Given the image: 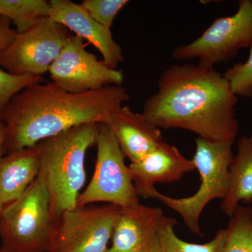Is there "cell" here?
Here are the masks:
<instances>
[{"mask_svg": "<svg viewBox=\"0 0 252 252\" xmlns=\"http://www.w3.org/2000/svg\"><path fill=\"white\" fill-rule=\"evenodd\" d=\"M49 3V18L93 44L102 54L104 64L117 69L124 57L122 46L114 40L111 30L91 17L81 4L70 0H50Z\"/></svg>", "mask_w": 252, "mask_h": 252, "instance_id": "7c38bea8", "label": "cell"}, {"mask_svg": "<svg viewBox=\"0 0 252 252\" xmlns=\"http://www.w3.org/2000/svg\"><path fill=\"white\" fill-rule=\"evenodd\" d=\"M11 20L0 16V51L12 42L17 34L16 30L11 27Z\"/></svg>", "mask_w": 252, "mask_h": 252, "instance_id": "603a6c76", "label": "cell"}, {"mask_svg": "<svg viewBox=\"0 0 252 252\" xmlns=\"http://www.w3.org/2000/svg\"><path fill=\"white\" fill-rule=\"evenodd\" d=\"M177 220L164 217L159 231L158 252H223L226 233L220 229L209 243L193 244L187 243L177 236L175 227Z\"/></svg>", "mask_w": 252, "mask_h": 252, "instance_id": "e0dca14e", "label": "cell"}, {"mask_svg": "<svg viewBox=\"0 0 252 252\" xmlns=\"http://www.w3.org/2000/svg\"><path fill=\"white\" fill-rule=\"evenodd\" d=\"M229 172V189L220 207L230 218L240 202H252V132L239 139L238 152L230 164Z\"/></svg>", "mask_w": 252, "mask_h": 252, "instance_id": "2e32d148", "label": "cell"}, {"mask_svg": "<svg viewBox=\"0 0 252 252\" xmlns=\"http://www.w3.org/2000/svg\"><path fill=\"white\" fill-rule=\"evenodd\" d=\"M0 252H14L12 251H10V250H5V249L1 248L0 249Z\"/></svg>", "mask_w": 252, "mask_h": 252, "instance_id": "d4e9b609", "label": "cell"}, {"mask_svg": "<svg viewBox=\"0 0 252 252\" xmlns=\"http://www.w3.org/2000/svg\"></svg>", "mask_w": 252, "mask_h": 252, "instance_id": "484cf974", "label": "cell"}, {"mask_svg": "<svg viewBox=\"0 0 252 252\" xmlns=\"http://www.w3.org/2000/svg\"><path fill=\"white\" fill-rule=\"evenodd\" d=\"M230 219L223 252H252V209L239 205Z\"/></svg>", "mask_w": 252, "mask_h": 252, "instance_id": "d6986e66", "label": "cell"}, {"mask_svg": "<svg viewBox=\"0 0 252 252\" xmlns=\"http://www.w3.org/2000/svg\"><path fill=\"white\" fill-rule=\"evenodd\" d=\"M36 147L8 152L0 158V211L23 195L39 175Z\"/></svg>", "mask_w": 252, "mask_h": 252, "instance_id": "9a60e30c", "label": "cell"}, {"mask_svg": "<svg viewBox=\"0 0 252 252\" xmlns=\"http://www.w3.org/2000/svg\"><path fill=\"white\" fill-rule=\"evenodd\" d=\"M4 135H5V126L4 124L0 121V158L2 157L4 154H6L4 150Z\"/></svg>", "mask_w": 252, "mask_h": 252, "instance_id": "cb8c5ba5", "label": "cell"}, {"mask_svg": "<svg viewBox=\"0 0 252 252\" xmlns=\"http://www.w3.org/2000/svg\"><path fill=\"white\" fill-rule=\"evenodd\" d=\"M238 97L214 67L185 63L162 72L142 114L158 128H180L212 142H234Z\"/></svg>", "mask_w": 252, "mask_h": 252, "instance_id": "6da1fadb", "label": "cell"}, {"mask_svg": "<svg viewBox=\"0 0 252 252\" xmlns=\"http://www.w3.org/2000/svg\"><path fill=\"white\" fill-rule=\"evenodd\" d=\"M70 35L67 28L49 16L39 18L17 32L12 42L0 51V66L14 75L42 77Z\"/></svg>", "mask_w": 252, "mask_h": 252, "instance_id": "ba28073f", "label": "cell"}, {"mask_svg": "<svg viewBox=\"0 0 252 252\" xmlns=\"http://www.w3.org/2000/svg\"><path fill=\"white\" fill-rule=\"evenodd\" d=\"M105 125L112 131L123 154L131 162L138 161L164 141L160 128L127 105L116 111Z\"/></svg>", "mask_w": 252, "mask_h": 252, "instance_id": "5bb4252c", "label": "cell"}, {"mask_svg": "<svg viewBox=\"0 0 252 252\" xmlns=\"http://www.w3.org/2000/svg\"><path fill=\"white\" fill-rule=\"evenodd\" d=\"M223 76L237 97L252 98V46L248 60L228 68Z\"/></svg>", "mask_w": 252, "mask_h": 252, "instance_id": "ffe728a7", "label": "cell"}, {"mask_svg": "<svg viewBox=\"0 0 252 252\" xmlns=\"http://www.w3.org/2000/svg\"><path fill=\"white\" fill-rule=\"evenodd\" d=\"M128 168L137 195L144 198H149L155 184L177 182L195 170L193 160L165 141L138 161L131 162Z\"/></svg>", "mask_w": 252, "mask_h": 252, "instance_id": "4fadbf2b", "label": "cell"}, {"mask_svg": "<svg viewBox=\"0 0 252 252\" xmlns=\"http://www.w3.org/2000/svg\"><path fill=\"white\" fill-rule=\"evenodd\" d=\"M54 84L72 94L97 91L107 86H122V70L107 67L86 49L83 39L70 35L62 52L49 68Z\"/></svg>", "mask_w": 252, "mask_h": 252, "instance_id": "30bf717a", "label": "cell"}, {"mask_svg": "<svg viewBox=\"0 0 252 252\" xmlns=\"http://www.w3.org/2000/svg\"><path fill=\"white\" fill-rule=\"evenodd\" d=\"M129 2L128 0H84L81 5L97 23L111 30L116 16Z\"/></svg>", "mask_w": 252, "mask_h": 252, "instance_id": "7402d4cb", "label": "cell"}, {"mask_svg": "<svg viewBox=\"0 0 252 252\" xmlns=\"http://www.w3.org/2000/svg\"><path fill=\"white\" fill-rule=\"evenodd\" d=\"M49 1L46 0H0V16L13 21L17 32L39 18L49 16Z\"/></svg>", "mask_w": 252, "mask_h": 252, "instance_id": "ac0fdd59", "label": "cell"}, {"mask_svg": "<svg viewBox=\"0 0 252 252\" xmlns=\"http://www.w3.org/2000/svg\"><path fill=\"white\" fill-rule=\"evenodd\" d=\"M99 124L75 126L36 144L39 175L45 185L55 220L77 207L85 185L86 154L97 140Z\"/></svg>", "mask_w": 252, "mask_h": 252, "instance_id": "3957f363", "label": "cell"}, {"mask_svg": "<svg viewBox=\"0 0 252 252\" xmlns=\"http://www.w3.org/2000/svg\"><path fill=\"white\" fill-rule=\"evenodd\" d=\"M121 207L89 205L63 212L47 252H107Z\"/></svg>", "mask_w": 252, "mask_h": 252, "instance_id": "9c48e42d", "label": "cell"}, {"mask_svg": "<svg viewBox=\"0 0 252 252\" xmlns=\"http://www.w3.org/2000/svg\"><path fill=\"white\" fill-rule=\"evenodd\" d=\"M55 221L49 192L38 175L20 198L0 211L1 248L14 252H47Z\"/></svg>", "mask_w": 252, "mask_h": 252, "instance_id": "5b68a950", "label": "cell"}, {"mask_svg": "<svg viewBox=\"0 0 252 252\" xmlns=\"http://www.w3.org/2000/svg\"><path fill=\"white\" fill-rule=\"evenodd\" d=\"M42 77L17 76L6 72L0 66V117L11 99L32 84L41 83Z\"/></svg>", "mask_w": 252, "mask_h": 252, "instance_id": "44dd1931", "label": "cell"}, {"mask_svg": "<svg viewBox=\"0 0 252 252\" xmlns=\"http://www.w3.org/2000/svg\"><path fill=\"white\" fill-rule=\"evenodd\" d=\"M234 142H212L201 137L195 139L193 160L200 177L196 193L187 198H173L154 189L149 198L159 200L177 212L189 229L198 236H203L199 220L207 204L215 199L223 200L230 185V166L233 160Z\"/></svg>", "mask_w": 252, "mask_h": 252, "instance_id": "277c9868", "label": "cell"}, {"mask_svg": "<svg viewBox=\"0 0 252 252\" xmlns=\"http://www.w3.org/2000/svg\"><path fill=\"white\" fill-rule=\"evenodd\" d=\"M252 46V0H240L234 14L217 18L196 39L175 48L172 56L179 61L198 59L200 65L214 67L229 62L240 49Z\"/></svg>", "mask_w": 252, "mask_h": 252, "instance_id": "52a82bcc", "label": "cell"}, {"mask_svg": "<svg viewBox=\"0 0 252 252\" xmlns=\"http://www.w3.org/2000/svg\"><path fill=\"white\" fill-rule=\"evenodd\" d=\"M163 212L139 203L121 208L107 252H158Z\"/></svg>", "mask_w": 252, "mask_h": 252, "instance_id": "8fae6325", "label": "cell"}, {"mask_svg": "<svg viewBox=\"0 0 252 252\" xmlns=\"http://www.w3.org/2000/svg\"><path fill=\"white\" fill-rule=\"evenodd\" d=\"M95 168L90 183L81 192L77 206L107 203L126 207L139 203L125 157L107 125L99 124Z\"/></svg>", "mask_w": 252, "mask_h": 252, "instance_id": "8992f818", "label": "cell"}, {"mask_svg": "<svg viewBox=\"0 0 252 252\" xmlns=\"http://www.w3.org/2000/svg\"><path fill=\"white\" fill-rule=\"evenodd\" d=\"M129 99L122 86L72 94L53 82L32 84L11 99L0 117L5 126V152L35 147L75 126L105 124Z\"/></svg>", "mask_w": 252, "mask_h": 252, "instance_id": "7a4b0ae2", "label": "cell"}]
</instances>
